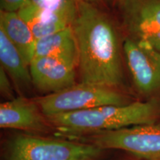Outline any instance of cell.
Listing matches in <instances>:
<instances>
[{
	"instance_id": "8992f818",
	"label": "cell",
	"mask_w": 160,
	"mask_h": 160,
	"mask_svg": "<svg viewBox=\"0 0 160 160\" xmlns=\"http://www.w3.org/2000/svg\"><path fill=\"white\" fill-rule=\"evenodd\" d=\"M129 37L160 51V0H119Z\"/></svg>"
},
{
	"instance_id": "9c48e42d",
	"label": "cell",
	"mask_w": 160,
	"mask_h": 160,
	"mask_svg": "<svg viewBox=\"0 0 160 160\" xmlns=\"http://www.w3.org/2000/svg\"><path fill=\"white\" fill-rule=\"evenodd\" d=\"M51 126L36 100L18 97L0 105L1 128L45 132Z\"/></svg>"
},
{
	"instance_id": "277c9868",
	"label": "cell",
	"mask_w": 160,
	"mask_h": 160,
	"mask_svg": "<svg viewBox=\"0 0 160 160\" xmlns=\"http://www.w3.org/2000/svg\"><path fill=\"white\" fill-rule=\"evenodd\" d=\"M35 100L45 117L130 103L127 97L117 88L83 82Z\"/></svg>"
},
{
	"instance_id": "8fae6325",
	"label": "cell",
	"mask_w": 160,
	"mask_h": 160,
	"mask_svg": "<svg viewBox=\"0 0 160 160\" xmlns=\"http://www.w3.org/2000/svg\"><path fill=\"white\" fill-rule=\"evenodd\" d=\"M38 57L58 58L78 66L77 42L72 26L37 40L34 57Z\"/></svg>"
},
{
	"instance_id": "5bb4252c",
	"label": "cell",
	"mask_w": 160,
	"mask_h": 160,
	"mask_svg": "<svg viewBox=\"0 0 160 160\" xmlns=\"http://www.w3.org/2000/svg\"><path fill=\"white\" fill-rule=\"evenodd\" d=\"M81 0H28L42 11L68 20L73 25L79 11Z\"/></svg>"
},
{
	"instance_id": "2e32d148",
	"label": "cell",
	"mask_w": 160,
	"mask_h": 160,
	"mask_svg": "<svg viewBox=\"0 0 160 160\" xmlns=\"http://www.w3.org/2000/svg\"><path fill=\"white\" fill-rule=\"evenodd\" d=\"M28 0H0L1 10L5 11L18 12Z\"/></svg>"
},
{
	"instance_id": "52a82bcc",
	"label": "cell",
	"mask_w": 160,
	"mask_h": 160,
	"mask_svg": "<svg viewBox=\"0 0 160 160\" xmlns=\"http://www.w3.org/2000/svg\"><path fill=\"white\" fill-rule=\"evenodd\" d=\"M122 48L138 91L151 94L160 91V51L130 37Z\"/></svg>"
},
{
	"instance_id": "7c38bea8",
	"label": "cell",
	"mask_w": 160,
	"mask_h": 160,
	"mask_svg": "<svg viewBox=\"0 0 160 160\" xmlns=\"http://www.w3.org/2000/svg\"><path fill=\"white\" fill-rule=\"evenodd\" d=\"M18 13L28 25L37 41L72 26L64 18L42 11L28 1Z\"/></svg>"
},
{
	"instance_id": "5b68a950",
	"label": "cell",
	"mask_w": 160,
	"mask_h": 160,
	"mask_svg": "<svg viewBox=\"0 0 160 160\" xmlns=\"http://www.w3.org/2000/svg\"><path fill=\"white\" fill-rule=\"evenodd\" d=\"M85 140L102 150H122L145 160H160V125L155 123L91 133Z\"/></svg>"
},
{
	"instance_id": "4fadbf2b",
	"label": "cell",
	"mask_w": 160,
	"mask_h": 160,
	"mask_svg": "<svg viewBox=\"0 0 160 160\" xmlns=\"http://www.w3.org/2000/svg\"><path fill=\"white\" fill-rule=\"evenodd\" d=\"M0 62L2 67L17 82L22 85L32 83L29 65L2 29H0Z\"/></svg>"
},
{
	"instance_id": "6da1fadb",
	"label": "cell",
	"mask_w": 160,
	"mask_h": 160,
	"mask_svg": "<svg viewBox=\"0 0 160 160\" xmlns=\"http://www.w3.org/2000/svg\"><path fill=\"white\" fill-rule=\"evenodd\" d=\"M72 28L82 82L117 89L124 79L121 46L110 18L94 4L81 0Z\"/></svg>"
},
{
	"instance_id": "ba28073f",
	"label": "cell",
	"mask_w": 160,
	"mask_h": 160,
	"mask_svg": "<svg viewBox=\"0 0 160 160\" xmlns=\"http://www.w3.org/2000/svg\"><path fill=\"white\" fill-rule=\"evenodd\" d=\"M77 67L69 62L51 57H34L29 65L32 83L48 94L74 85Z\"/></svg>"
},
{
	"instance_id": "ac0fdd59",
	"label": "cell",
	"mask_w": 160,
	"mask_h": 160,
	"mask_svg": "<svg viewBox=\"0 0 160 160\" xmlns=\"http://www.w3.org/2000/svg\"><path fill=\"white\" fill-rule=\"evenodd\" d=\"M108 1H112V0H108Z\"/></svg>"
},
{
	"instance_id": "e0dca14e",
	"label": "cell",
	"mask_w": 160,
	"mask_h": 160,
	"mask_svg": "<svg viewBox=\"0 0 160 160\" xmlns=\"http://www.w3.org/2000/svg\"><path fill=\"white\" fill-rule=\"evenodd\" d=\"M85 1L88 2H91L92 4H94V5H97V4L99 3L102 0H85Z\"/></svg>"
},
{
	"instance_id": "7a4b0ae2",
	"label": "cell",
	"mask_w": 160,
	"mask_h": 160,
	"mask_svg": "<svg viewBox=\"0 0 160 160\" xmlns=\"http://www.w3.org/2000/svg\"><path fill=\"white\" fill-rule=\"evenodd\" d=\"M156 101L105 105L47 117L52 127L72 137L155 123L159 114Z\"/></svg>"
},
{
	"instance_id": "30bf717a",
	"label": "cell",
	"mask_w": 160,
	"mask_h": 160,
	"mask_svg": "<svg viewBox=\"0 0 160 160\" xmlns=\"http://www.w3.org/2000/svg\"><path fill=\"white\" fill-rule=\"evenodd\" d=\"M0 29L18 49L28 65L34 57L37 39L18 12L0 11Z\"/></svg>"
},
{
	"instance_id": "3957f363",
	"label": "cell",
	"mask_w": 160,
	"mask_h": 160,
	"mask_svg": "<svg viewBox=\"0 0 160 160\" xmlns=\"http://www.w3.org/2000/svg\"><path fill=\"white\" fill-rule=\"evenodd\" d=\"M102 149L89 142L52 139L29 134L13 137L7 160H96Z\"/></svg>"
},
{
	"instance_id": "9a60e30c",
	"label": "cell",
	"mask_w": 160,
	"mask_h": 160,
	"mask_svg": "<svg viewBox=\"0 0 160 160\" xmlns=\"http://www.w3.org/2000/svg\"><path fill=\"white\" fill-rule=\"evenodd\" d=\"M0 90L2 94L10 98H13V89H12L11 83L10 82L8 73L5 71L2 67H0Z\"/></svg>"
}]
</instances>
